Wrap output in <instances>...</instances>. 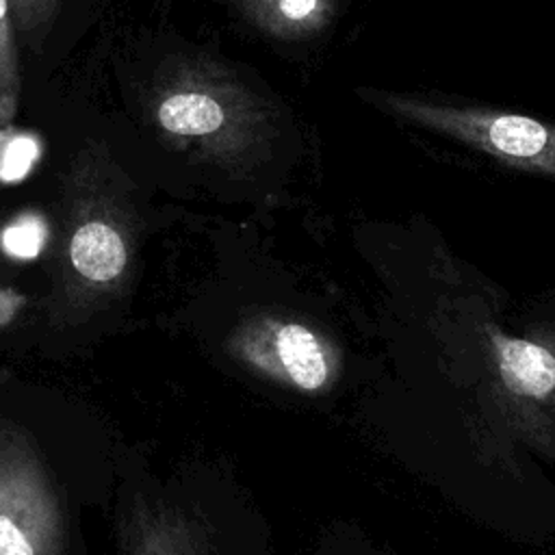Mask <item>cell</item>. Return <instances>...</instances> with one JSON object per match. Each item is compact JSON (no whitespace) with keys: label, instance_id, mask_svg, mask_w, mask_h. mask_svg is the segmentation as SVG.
Returning <instances> with one entry per match:
<instances>
[{"label":"cell","instance_id":"277c9868","mask_svg":"<svg viewBox=\"0 0 555 555\" xmlns=\"http://www.w3.org/2000/svg\"><path fill=\"white\" fill-rule=\"evenodd\" d=\"M366 98L405 124L470 145L509 167L555 178V126L483 106H460L403 93L366 91Z\"/></svg>","mask_w":555,"mask_h":555},{"label":"cell","instance_id":"5b68a950","mask_svg":"<svg viewBox=\"0 0 555 555\" xmlns=\"http://www.w3.org/2000/svg\"><path fill=\"white\" fill-rule=\"evenodd\" d=\"M223 347L247 373L301 395L330 392L343 373L338 343L323 327L284 312L238 319Z\"/></svg>","mask_w":555,"mask_h":555},{"label":"cell","instance_id":"52a82bcc","mask_svg":"<svg viewBox=\"0 0 555 555\" xmlns=\"http://www.w3.org/2000/svg\"><path fill=\"white\" fill-rule=\"evenodd\" d=\"M488 345L503 390L525 408L555 401V351L546 343L488 327Z\"/></svg>","mask_w":555,"mask_h":555},{"label":"cell","instance_id":"9c48e42d","mask_svg":"<svg viewBox=\"0 0 555 555\" xmlns=\"http://www.w3.org/2000/svg\"><path fill=\"white\" fill-rule=\"evenodd\" d=\"M15 26L9 0H0V126L13 121L20 95H22V72L15 43Z\"/></svg>","mask_w":555,"mask_h":555},{"label":"cell","instance_id":"3957f363","mask_svg":"<svg viewBox=\"0 0 555 555\" xmlns=\"http://www.w3.org/2000/svg\"><path fill=\"white\" fill-rule=\"evenodd\" d=\"M67 512L33 434L0 416V555H65Z\"/></svg>","mask_w":555,"mask_h":555},{"label":"cell","instance_id":"8992f818","mask_svg":"<svg viewBox=\"0 0 555 555\" xmlns=\"http://www.w3.org/2000/svg\"><path fill=\"white\" fill-rule=\"evenodd\" d=\"M124 555H217L206 527L186 509L137 499L124 522Z\"/></svg>","mask_w":555,"mask_h":555},{"label":"cell","instance_id":"7a4b0ae2","mask_svg":"<svg viewBox=\"0 0 555 555\" xmlns=\"http://www.w3.org/2000/svg\"><path fill=\"white\" fill-rule=\"evenodd\" d=\"M145 108L167 145L230 173L260 167L278 137L275 106L206 56L167 61L150 85Z\"/></svg>","mask_w":555,"mask_h":555},{"label":"cell","instance_id":"30bf717a","mask_svg":"<svg viewBox=\"0 0 555 555\" xmlns=\"http://www.w3.org/2000/svg\"><path fill=\"white\" fill-rule=\"evenodd\" d=\"M61 0H9L17 35L35 37L46 33Z\"/></svg>","mask_w":555,"mask_h":555},{"label":"cell","instance_id":"ba28073f","mask_svg":"<svg viewBox=\"0 0 555 555\" xmlns=\"http://www.w3.org/2000/svg\"><path fill=\"white\" fill-rule=\"evenodd\" d=\"M267 37L297 41L319 35L334 17L338 0H221Z\"/></svg>","mask_w":555,"mask_h":555},{"label":"cell","instance_id":"6da1fadb","mask_svg":"<svg viewBox=\"0 0 555 555\" xmlns=\"http://www.w3.org/2000/svg\"><path fill=\"white\" fill-rule=\"evenodd\" d=\"M137 243L139 212L119 169L98 150L76 154L61 186L50 321L82 323L117 301L132 280Z\"/></svg>","mask_w":555,"mask_h":555}]
</instances>
